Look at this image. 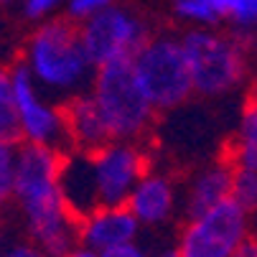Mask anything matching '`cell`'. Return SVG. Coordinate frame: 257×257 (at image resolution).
I'll use <instances>...</instances> for the list:
<instances>
[{
	"label": "cell",
	"mask_w": 257,
	"mask_h": 257,
	"mask_svg": "<svg viewBox=\"0 0 257 257\" xmlns=\"http://www.w3.org/2000/svg\"><path fill=\"white\" fill-rule=\"evenodd\" d=\"M199 3L209 6L219 18H229V11H232V6H234V0H199Z\"/></svg>",
	"instance_id": "25"
},
{
	"label": "cell",
	"mask_w": 257,
	"mask_h": 257,
	"mask_svg": "<svg viewBox=\"0 0 257 257\" xmlns=\"http://www.w3.org/2000/svg\"><path fill=\"white\" fill-rule=\"evenodd\" d=\"M23 138L21 130V115L13 94V82L8 71H0V143L16 145Z\"/></svg>",
	"instance_id": "16"
},
{
	"label": "cell",
	"mask_w": 257,
	"mask_h": 257,
	"mask_svg": "<svg viewBox=\"0 0 257 257\" xmlns=\"http://www.w3.org/2000/svg\"><path fill=\"white\" fill-rule=\"evenodd\" d=\"M59 194H61L64 206L74 214L79 222L87 219V216H92L97 209H102L92 153L69 151V153L61 156Z\"/></svg>",
	"instance_id": "10"
},
{
	"label": "cell",
	"mask_w": 257,
	"mask_h": 257,
	"mask_svg": "<svg viewBox=\"0 0 257 257\" xmlns=\"http://www.w3.org/2000/svg\"><path fill=\"white\" fill-rule=\"evenodd\" d=\"M61 153L44 145L26 143L16 158L13 196L21 201L33 244L46 257H69L79 244V219L59 194Z\"/></svg>",
	"instance_id": "1"
},
{
	"label": "cell",
	"mask_w": 257,
	"mask_h": 257,
	"mask_svg": "<svg viewBox=\"0 0 257 257\" xmlns=\"http://www.w3.org/2000/svg\"><path fill=\"white\" fill-rule=\"evenodd\" d=\"M82 46L94 69L133 61L153 39V28L143 13L127 6H112L79 26Z\"/></svg>",
	"instance_id": "6"
},
{
	"label": "cell",
	"mask_w": 257,
	"mask_h": 257,
	"mask_svg": "<svg viewBox=\"0 0 257 257\" xmlns=\"http://www.w3.org/2000/svg\"><path fill=\"white\" fill-rule=\"evenodd\" d=\"M249 46H252V49H254V54H257V33H254L252 39H249Z\"/></svg>",
	"instance_id": "29"
},
{
	"label": "cell",
	"mask_w": 257,
	"mask_h": 257,
	"mask_svg": "<svg viewBox=\"0 0 257 257\" xmlns=\"http://www.w3.org/2000/svg\"><path fill=\"white\" fill-rule=\"evenodd\" d=\"M140 234V222L130 214L127 206L97 209L92 216L82 219L79 224V244L94 254L115 249L135 242Z\"/></svg>",
	"instance_id": "11"
},
{
	"label": "cell",
	"mask_w": 257,
	"mask_h": 257,
	"mask_svg": "<svg viewBox=\"0 0 257 257\" xmlns=\"http://www.w3.org/2000/svg\"><path fill=\"white\" fill-rule=\"evenodd\" d=\"M151 257H181V254H178V247H163V249L153 252Z\"/></svg>",
	"instance_id": "27"
},
{
	"label": "cell",
	"mask_w": 257,
	"mask_h": 257,
	"mask_svg": "<svg viewBox=\"0 0 257 257\" xmlns=\"http://www.w3.org/2000/svg\"><path fill=\"white\" fill-rule=\"evenodd\" d=\"M237 206H242L247 214L257 211V171L249 168H234L232 176V196Z\"/></svg>",
	"instance_id": "17"
},
{
	"label": "cell",
	"mask_w": 257,
	"mask_h": 257,
	"mask_svg": "<svg viewBox=\"0 0 257 257\" xmlns=\"http://www.w3.org/2000/svg\"><path fill=\"white\" fill-rule=\"evenodd\" d=\"M69 257H99V254H94V252H89V249H84V247H79L77 252H71Z\"/></svg>",
	"instance_id": "28"
},
{
	"label": "cell",
	"mask_w": 257,
	"mask_h": 257,
	"mask_svg": "<svg viewBox=\"0 0 257 257\" xmlns=\"http://www.w3.org/2000/svg\"><path fill=\"white\" fill-rule=\"evenodd\" d=\"M61 112H64L66 130H69V138H71L74 151L97 153V151L104 148V145L112 143L109 130L104 125V117H102L99 107H97V102H94V97L89 92L64 102Z\"/></svg>",
	"instance_id": "14"
},
{
	"label": "cell",
	"mask_w": 257,
	"mask_h": 257,
	"mask_svg": "<svg viewBox=\"0 0 257 257\" xmlns=\"http://www.w3.org/2000/svg\"><path fill=\"white\" fill-rule=\"evenodd\" d=\"M234 168H249L257 171V92H252L244 99L239 127L232 140V148L224 156Z\"/></svg>",
	"instance_id": "15"
},
{
	"label": "cell",
	"mask_w": 257,
	"mask_h": 257,
	"mask_svg": "<svg viewBox=\"0 0 257 257\" xmlns=\"http://www.w3.org/2000/svg\"><path fill=\"white\" fill-rule=\"evenodd\" d=\"M64 0H26V16L28 18H41L46 13H51L54 8H59Z\"/></svg>",
	"instance_id": "22"
},
{
	"label": "cell",
	"mask_w": 257,
	"mask_h": 257,
	"mask_svg": "<svg viewBox=\"0 0 257 257\" xmlns=\"http://www.w3.org/2000/svg\"><path fill=\"white\" fill-rule=\"evenodd\" d=\"M117 6V0H69V18L74 21H89L92 16Z\"/></svg>",
	"instance_id": "21"
},
{
	"label": "cell",
	"mask_w": 257,
	"mask_h": 257,
	"mask_svg": "<svg viewBox=\"0 0 257 257\" xmlns=\"http://www.w3.org/2000/svg\"><path fill=\"white\" fill-rule=\"evenodd\" d=\"M173 13L183 23H191L196 28H211L222 21L209 6L199 3V0H173Z\"/></svg>",
	"instance_id": "19"
},
{
	"label": "cell",
	"mask_w": 257,
	"mask_h": 257,
	"mask_svg": "<svg viewBox=\"0 0 257 257\" xmlns=\"http://www.w3.org/2000/svg\"><path fill=\"white\" fill-rule=\"evenodd\" d=\"M3 257H46L36 244H16V247H11Z\"/></svg>",
	"instance_id": "24"
},
{
	"label": "cell",
	"mask_w": 257,
	"mask_h": 257,
	"mask_svg": "<svg viewBox=\"0 0 257 257\" xmlns=\"http://www.w3.org/2000/svg\"><path fill=\"white\" fill-rule=\"evenodd\" d=\"M99 257H151V254L145 252L143 244L130 242V244H122V247H115V249H107V252H102Z\"/></svg>",
	"instance_id": "23"
},
{
	"label": "cell",
	"mask_w": 257,
	"mask_h": 257,
	"mask_svg": "<svg viewBox=\"0 0 257 257\" xmlns=\"http://www.w3.org/2000/svg\"><path fill=\"white\" fill-rule=\"evenodd\" d=\"M176 201H178L176 183L163 173L148 171L140 178V183L130 194L125 206L140 222V227L143 224L145 227H158V224H166L176 214Z\"/></svg>",
	"instance_id": "12"
},
{
	"label": "cell",
	"mask_w": 257,
	"mask_h": 257,
	"mask_svg": "<svg viewBox=\"0 0 257 257\" xmlns=\"http://www.w3.org/2000/svg\"><path fill=\"white\" fill-rule=\"evenodd\" d=\"M232 176H234V166L227 158L196 171L186 183V191H183V214H186V219H194L219 204L229 201Z\"/></svg>",
	"instance_id": "13"
},
{
	"label": "cell",
	"mask_w": 257,
	"mask_h": 257,
	"mask_svg": "<svg viewBox=\"0 0 257 257\" xmlns=\"http://www.w3.org/2000/svg\"><path fill=\"white\" fill-rule=\"evenodd\" d=\"M89 94L94 97L109 138L115 143H135L156 122V109L145 97L133 61H120L97 69Z\"/></svg>",
	"instance_id": "4"
},
{
	"label": "cell",
	"mask_w": 257,
	"mask_h": 257,
	"mask_svg": "<svg viewBox=\"0 0 257 257\" xmlns=\"http://www.w3.org/2000/svg\"><path fill=\"white\" fill-rule=\"evenodd\" d=\"M11 82H13V94H16L18 115H21L23 138L33 145H44V148H51L61 156L74 151L64 112L41 99L28 66H16L11 71Z\"/></svg>",
	"instance_id": "8"
},
{
	"label": "cell",
	"mask_w": 257,
	"mask_h": 257,
	"mask_svg": "<svg viewBox=\"0 0 257 257\" xmlns=\"http://www.w3.org/2000/svg\"><path fill=\"white\" fill-rule=\"evenodd\" d=\"M94 176L99 189L102 209L125 206L130 194L148 173V156L138 143H109L102 151L92 153Z\"/></svg>",
	"instance_id": "9"
},
{
	"label": "cell",
	"mask_w": 257,
	"mask_h": 257,
	"mask_svg": "<svg viewBox=\"0 0 257 257\" xmlns=\"http://www.w3.org/2000/svg\"><path fill=\"white\" fill-rule=\"evenodd\" d=\"M0 3H6V0H0Z\"/></svg>",
	"instance_id": "30"
},
{
	"label": "cell",
	"mask_w": 257,
	"mask_h": 257,
	"mask_svg": "<svg viewBox=\"0 0 257 257\" xmlns=\"http://www.w3.org/2000/svg\"><path fill=\"white\" fill-rule=\"evenodd\" d=\"M249 239V214L232 199L186 224L178 237L181 257H232Z\"/></svg>",
	"instance_id": "7"
},
{
	"label": "cell",
	"mask_w": 257,
	"mask_h": 257,
	"mask_svg": "<svg viewBox=\"0 0 257 257\" xmlns=\"http://www.w3.org/2000/svg\"><path fill=\"white\" fill-rule=\"evenodd\" d=\"M26 66L33 82L44 84L51 94H64L66 102L87 94L84 89H92L97 74L82 46L79 26H71L69 21L46 23L33 33Z\"/></svg>",
	"instance_id": "2"
},
{
	"label": "cell",
	"mask_w": 257,
	"mask_h": 257,
	"mask_svg": "<svg viewBox=\"0 0 257 257\" xmlns=\"http://www.w3.org/2000/svg\"><path fill=\"white\" fill-rule=\"evenodd\" d=\"M194 94L216 99L242 87L247 77V44L214 28H191L181 36Z\"/></svg>",
	"instance_id": "3"
},
{
	"label": "cell",
	"mask_w": 257,
	"mask_h": 257,
	"mask_svg": "<svg viewBox=\"0 0 257 257\" xmlns=\"http://www.w3.org/2000/svg\"><path fill=\"white\" fill-rule=\"evenodd\" d=\"M16 158H18V151H13V145L0 143V206H3L13 196V186H16Z\"/></svg>",
	"instance_id": "20"
},
{
	"label": "cell",
	"mask_w": 257,
	"mask_h": 257,
	"mask_svg": "<svg viewBox=\"0 0 257 257\" xmlns=\"http://www.w3.org/2000/svg\"><path fill=\"white\" fill-rule=\"evenodd\" d=\"M229 21L234 28V39L249 44V39L257 33V0H234Z\"/></svg>",
	"instance_id": "18"
},
{
	"label": "cell",
	"mask_w": 257,
	"mask_h": 257,
	"mask_svg": "<svg viewBox=\"0 0 257 257\" xmlns=\"http://www.w3.org/2000/svg\"><path fill=\"white\" fill-rule=\"evenodd\" d=\"M133 69L156 112H171L194 94L181 36L153 33V39L133 59Z\"/></svg>",
	"instance_id": "5"
},
{
	"label": "cell",
	"mask_w": 257,
	"mask_h": 257,
	"mask_svg": "<svg viewBox=\"0 0 257 257\" xmlns=\"http://www.w3.org/2000/svg\"><path fill=\"white\" fill-rule=\"evenodd\" d=\"M232 257H257V237H249Z\"/></svg>",
	"instance_id": "26"
}]
</instances>
